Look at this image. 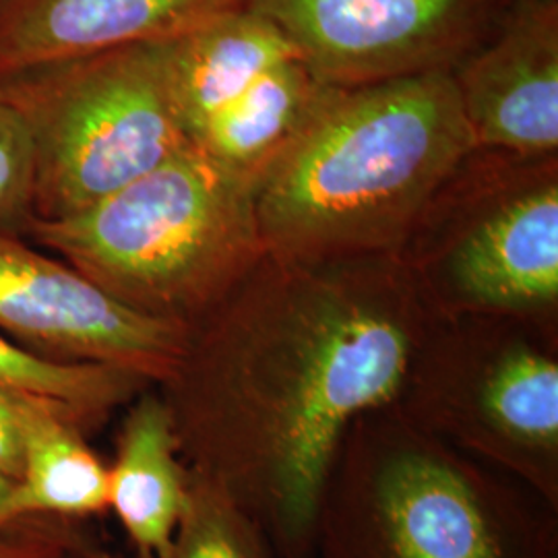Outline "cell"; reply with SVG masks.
Returning a JSON list of instances; mask_svg holds the SVG:
<instances>
[{"instance_id": "1", "label": "cell", "mask_w": 558, "mask_h": 558, "mask_svg": "<svg viewBox=\"0 0 558 558\" xmlns=\"http://www.w3.org/2000/svg\"><path fill=\"white\" fill-rule=\"evenodd\" d=\"M437 313L393 255L263 259L189 327L158 391L186 468L255 519L278 558H313L354 420L396 403Z\"/></svg>"}, {"instance_id": "2", "label": "cell", "mask_w": 558, "mask_h": 558, "mask_svg": "<svg viewBox=\"0 0 558 558\" xmlns=\"http://www.w3.org/2000/svg\"><path fill=\"white\" fill-rule=\"evenodd\" d=\"M472 147L451 71L339 87L257 182L265 246L292 259L398 257Z\"/></svg>"}, {"instance_id": "3", "label": "cell", "mask_w": 558, "mask_h": 558, "mask_svg": "<svg viewBox=\"0 0 558 558\" xmlns=\"http://www.w3.org/2000/svg\"><path fill=\"white\" fill-rule=\"evenodd\" d=\"M313 558H558V509L391 403L341 440Z\"/></svg>"}, {"instance_id": "4", "label": "cell", "mask_w": 558, "mask_h": 558, "mask_svg": "<svg viewBox=\"0 0 558 558\" xmlns=\"http://www.w3.org/2000/svg\"><path fill=\"white\" fill-rule=\"evenodd\" d=\"M21 236L112 299L191 327L267 253L257 184L191 145L112 195Z\"/></svg>"}, {"instance_id": "5", "label": "cell", "mask_w": 558, "mask_h": 558, "mask_svg": "<svg viewBox=\"0 0 558 558\" xmlns=\"http://www.w3.org/2000/svg\"><path fill=\"white\" fill-rule=\"evenodd\" d=\"M398 259L437 315H499L558 329V154L472 147Z\"/></svg>"}, {"instance_id": "6", "label": "cell", "mask_w": 558, "mask_h": 558, "mask_svg": "<svg viewBox=\"0 0 558 558\" xmlns=\"http://www.w3.org/2000/svg\"><path fill=\"white\" fill-rule=\"evenodd\" d=\"M0 92L29 137V220L80 214L193 145L161 40L2 77Z\"/></svg>"}, {"instance_id": "7", "label": "cell", "mask_w": 558, "mask_h": 558, "mask_svg": "<svg viewBox=\"0 0 558 558\" xmlns=\"http://www.w3.org/2000/svg\"><path fill=\"white\" fill-rule=\"evenodd\" d=\"M396 405L558 509V329L499 315H437Z\"/></svg>"}, {"instance_id": "8", "label": "cell", "mask_w": 558, "mask_h": 558, "mask_svg": "<svg viewBox=\"0 0 558 558\" xmlns=\"http://www.w3.org/2000/svg\"><path fill=\"white\" fill-rule=\"evenodd\" d=\"M513 0H251L336 87L456 71Z\"/></svg>"}, {"instance_id": "9", "label": "cell", "mask_w": 558, "mask_h": 558, "mask_svg": "<svg viewBox=\"0 0 558 558\" xmlns=\"http://www.w3.org/2000/svg\"><path fill=\"white\" fill-rule=\"evenodd\" d=\"M189 327L112 299L69 263L0 228V336L54 362L106 364L151 385L179 364Z\"/></svg>"}, {"instance_id": "10", "label": "cell", "mask_w": 558, "mask_h": 558, "mask_svg": "<svg viewBox=\"0 0 558 558\" xmlns=\"http://www.w3.org/2000/svg\"><path fill=\"white\" fill-rule=\"evenodd\" d=\"M451 75L474 147L558 154V0H513Z\"/></svg>"}, {"instance_id": "11", "label": "cell", "mask_w": 558, "mask_h": 558, "mask_svg": "<svg viewBox=\"0 0 558 558\" xmlns=\"http://www.w3.org/2000/svg\"><path fill=\"white\" fill-rule=\"evenodd\" d=\"M251 0H2L0 80L32 69L166 40Z\"/></svg>"}, {"instance_id": "12", "label": "cell", "mask_w": 558, "mask_h": 558, "mask_svg": "<svg viewBox=\"0 0 558 558\" xmlns=\"http://www.w3.org/2000/svg\"><path fill=\"white\" fill-rule=\"evenodd\" d=\"M189 468L156 385L124 405L114 459L108 465V511L137 558H158L170 544L186 499Z\"/></svg>"}, {"instance_id": "13", "label": "cell", "mask_w": 558, "mask_h": 558, "mask_svg": "<svg viewBox=\"0 0 558 558\" xmlns=\"http://www.w3.org/2000/svg\"><path fill=\"white\" fill-rule=\"evenodd\" d=\"M180 119L193 143L201 124L299 48L248 4L161 40ZM302 57V54H300Z\"/></svg>"}, {"instance_id": "14", "label": "cell", "mask_w": 558, "mask_h": 558, "mask_svg": "<svg viewBox=\"0 0 558 558\" xmlns=\"http://www.w3.org/2000/svg\"><path fill=\"white\" fill-rule=\"evenodd\" d=\"M302 57L269 69L193 135V145L255 184L336 96Z\"/></svg>"}, {"instance_id": "15", "label": "cell", "mask_w": 558, "mask_h": 558, "mask_svg": "<svg viewBox=\"0 0 558 558\" xmlns=\"http://www.w3.org/2000/svg\"><path fill=\"white\" fill-rule=\"evenodd\" d=\"M77 414L57 401L34 398L25 416L23 468L4 519L87 521L108 511V465L87 442Z\"/></svg>"}, {"instance_id": "16", "label": "cell", "mask_w": 558, "mask_h": 558, "mask_svg": "<svg viewBox=\"0 0 558 558\" xmlns=\"http://www.w3.org/2000/svg\"><path fill=\"white\" fill-rule=\"evenodd\" d=\"M0 385L57 401L77 414L89 433L151 387L149 380L114 366L40 359L2 336Z\"/></svg>"}, {"instance_id": "17", "label": "cell", "mask_w": 558, "mask_h": 558, "mask_svg": "<svg viewBox=\"0 0 558 558\" xmlns=\"http://www.w3.org/2000/svg\"><path fill=\"white\" fill-rule=\"evenodd\" d=\"M158 558H278V555L259 523L218 482L189 470L186 499L179 523Z\"/></svg>"}, {"instance_id": "18", "label": "cell", "mask_w": 558, "mask_h": 558, "mask_svg": "<svg viewBox=\"0 0 558 558\" xmlns=\"http://www.w3.org/2000/svg\"><path fill=\"white\" fill-rule=\"evenodd\" d=\"M34 166L17 110L0 92V228L20 234L29 220Z\"/></svg>"}, {"instance_id": "19", "label": "cell", "mask_w": 558, "mask_h": 558, "mask_svg": "<svg viewBox=\"0 0 558 558\" xmlns=\"http://www.w3.org/2000/svg\"><path fill=\"white\" fill-rule=\"evenodd\" d=\"M85 534L81 521L15 519L0 525V558H69Z\"/></svg>"}, {"instance_id": "20", "label": "cell", "mask_w": 558, "mask_h": 558, "mask_svg": "<svg viewBox=\"0 0 558 558\" xmlns=\"http://www.w3.org/2000/svg\"><path fill=\"white\" fill-rule=\"evenodd\" d=\"M32 396L17 389H9L0 385V476L2 478H20L23 468V439H25V416ZM52 401V399H50Z\"/></svg>"}, {"instance_id": "21", "label": "cell", "mask_w": 558, "mask_h": 558, "mask_svg": "<svg viewBox=\"0 0 558 558\" xmlns=\"http://www.w3.org/2000/svg\"><path fill=\"white\" fill-rule=\"evenodd\" d=\"M69 558H135V555L133 557H122L119 553L106 548L104 544L89 538L85 534V538L81 539L80 544L73 548V553L69 555Z\"/></svg>"}, {"instance_id": "22", "label": "cell", "mask_w": 558, "mask_h": 558, "mask_svg": "<svg viewBox=\"0 0 558 558\" xmlns=\"http://www.w3.org/2000/svg\"><path fill=\"white\" fill-rule=\"evenodd\" d=\"M13 480L2 478L0 476V525H7L9 521L4 519V507H7V500H9V495H11V490H13Z\"/></svg>"}, {"instance_id": "23", "label": "cell", "mask_w": 558, "mask_h": 558, "mask_svg": "<svg viewBox=\"0 0 558 558\" xmlns=\"http://www.w3.org/2000/svg\"><path fill=\"white\" fill-rule=\"evenodd\" d=\"M0 2H2V0H0Z\"/></svg>"}]
</instances>
